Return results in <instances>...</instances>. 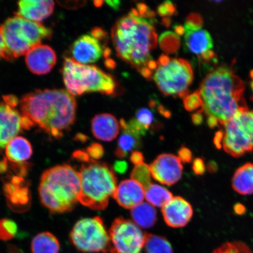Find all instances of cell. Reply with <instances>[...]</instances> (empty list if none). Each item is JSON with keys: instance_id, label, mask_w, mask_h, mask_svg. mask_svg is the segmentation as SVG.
<instances>
[{"instance_id": "obj_1", "label": "cell", "mask_w": 253, "mask_h": 253, "mask_svg": "<svg viewBox=\"0 0 253 253\" xmlns=\"http://www.w3.org/2000/svg\"><path fill=\"white\" fill-rule=\"evenodd\" d=\"M245 84L228 66H220L211 71L193 93L196 100L194 114L202 122L207 118L209 126H222L237 113L248 109L244 96Z\"/></svg>"}, {"instance_id": "obj_2", "label": "cell", "mask_w": 253, "mask_h": 253, "mask_svg": "<svg viewBox=\"0 0 253 253\" xmlns=\"http://www.w3.org/2000/svg\"><path fill=\"white\" fill-rule=\"evenodd\" d=\"M77 107L74 96L63 89L37 90L20 101L21 115L31 127L37 126L55 138L74 124Z\"/></svg>"}, {"instance_id": "obj_3", "label": "cell", "mask_w": 253, "mask_h": 253, "mask_svg": "<svg viewBox=\"0 0 253 253\" xmlns=\"http://www.w3.org/2000/svg\"><path fill=\"white\" fill-rule=\"evenodd\" d=\"M154 18H145L131 12L119 19L112 28V39L117 55L141 72L148 68L156 48L157 35Z\"/></svg>"}, {"instance_id": "obj_4", "label": "cell", "mask_w": 253, "mask_h": 253, "mask_svg": "<svg viewBox=\"0 0 253 253\" xmlns=\"http://www.w3.org/2000/svg\"><path fill=\"white\" fill-rule=\"evenodd\" d=\"M39 191L41 202L52 212L71 211L80 195L79 172L68 164L53 167L43 173Z\"/></svg>"}, {"instance_id": "obj_5", "label": "cell", "mask_w": 253, "mask_h": 253, "mask_svg": "<svg viewBox=\"0 0 253 253\" xmlns=\"http://www.w3.org/2000/svg\"><path fill=\"white\" fill-rule=\"evenodd\" d=\"M79 202L91 210L102 211L113 197L118 179L113 168L106 163L90 159L82 163Z\"/></svg>"}, {"instance_id": "obj_6", "label": "cell", "mask_w": 253, "mask_h": 253, "mask_svg": "<svg viewBox=\"0 0 253 253\" xmlns=\"http://www.w3.org/2000/svg\"><path fill=\"white\" fill-rule=\"evenodd\" d=\"M0 28L5 45L3 58L9 61L26 54L52 34L50 28L17 15L7 19Z\"/></svg>"}, {"instance_id": "obj_7", "label": "cell", "mask_w": 253, "mask_h": 253, "mask_svg": "<svg viewBox=\"0 0 253 253\" xmlns=\"http://www.w3.org/2000/svg\"><path fill=\"white\" fill-rule=\"evenodd\" d=\"M66 89L72 96L88 92L110 95L115 93L116 83L112 75L97 66L82 65L66 57L62 69Z\"/></svg>"}, {"instance_id": "obj_8", "label": "cell", "mask_w": 253, "mask_h": 253, "mask_svg": "<svg viewBox=\"0 0 253 253\" xmlns=\"http://www.w3.org/2000/svg\"><path fill=\"white\" fill-rule=\"evenodd\" d=\"M153 78L160 90L166 96L185 98L194 79L191 64L185 59L170 58L161 55Z\"/></svg>"}, {"instance_id": "obj_9", "label": "cell", "mask_w": 253, "mask_h": 253, "mask_svg": "<svg viewBox=\"0 0 253 253\" xmlns=\"http://www.w3.org/2000/svg\"><path fill=\"white\" fill-rule=\"evenodd\" d=\"M218 132L224 151L235 158L253 151V110L237 113Z\"/></svg>"}, {"instance_id": "obj_10", "label": "cell", "mask_w": 253, "mask_h": 253, "mask_svg": "<svg viewBox=\"0 0 253 253\" xmlns=\"http://www.w3.org/2000/svg\"><path fill=\"white\" fill-rule=\"evenodd\" d=\"M72 245L84 253L109 252V234L100 216L84 218L77 221L70 234Z\"/></svg>"}, {"instance_id": "obj_11", "label": "cell", "mask_w": 253, "mask_h": 253, "mask_svg": "<svg viewBox=\"0 0 253 253\" xmlns=\"http://www.w3.org/2000/svg\"><path fill=\"white\" fill-rule=\"evenodd\" d=\"M109 234L111 243L109 253H141L144 249L147 233L132 221L122 217L117 218Z\"/></svg>"}, {"instance_id": "obj_12", "label": "cell", "mask_w": 253, "mask_h": 253, "mask_svg": "<svg viewBox=\"0 0 253 253\" xmlns=\"http://www.w3.org/2000/svg\"><path fill=\"white\" fill-rule=\"evenodd\" d=\"M183 35L188 51L206 61L214 58L213 41L210 33L203 27L200 16H188L183 27Z\"/></svg>"}, {"instance_id": "obj_13", "label": "cell", "mask_w": 253, "mask_h": 253, "mask_svg": "<svg viewBox=\"0 0 253 253\" xmlns=\"http://www.w3.org/2000/svg\"><path fill=\"white\" fill-rule=\"evenodd\" d=\"M178 157L171 154L158 156L150 166L151 176L163 184L173 185L182 178L183 166Z\"/></svg>"}, {"instance_id": "obj_14", "label": "cell", "mask_w": 253, "mask_h": 253, "mask_svg": "<svg viewBox=\"0 0 253 253\" xmlns=\"http://www.w3.org/2000/svg\"><path fill=\"white\" fill-rule=\"evenodd\" d=\"M22 129L24 126L21 114L15 107L5 103H0V150L5 148Z\"/></svg>"}, {"instance_id": "obj_15", "label": "cell", "mask_w": 253, "mask_h": 253, "mask_svg": "<svg viewBox=\"0 0 253 253\" xmlns=\"http://www.w3.org/2000/svg\"><path fill=\"white\" fill-rule=\"evenodd\" d=\"M103 53L99 41L91 35H84L76 40L71 47V58L82 65L99 61Z\"/></svg>"}, {"instance_id": "obj_16", "label": "cell", "mask_w": 253, "mask_h": 253, "mask_svg": "<svg viewBox=\"0 0 253 253\" xmlns=\"http://www.w3.org/2000/svg\"><path fill=\"white\" fill-rule=\"evenodd\" d=\"M56 55L48 45H39L26 53L25 62L29 70L35 75L48 74L56 64Z\"/></svg>"}, {"instance_id": "obj_17", "label": "cell", "mask_w": 253, "mask_h": 253, "mask_svg": "<svg viewBox=\"0 0 253 253\" xmlns=\"http://www.w3.org/2000/svg\"><path fill=\"white\" fill-rule=\"evenodd\" d=\"M162 213L168 226L179 228L187 225L192 219L194 211L191 205L185 199L175 197L164 206Z\"/></svg>"}, {"instance_id": "obj_18", "label": "cell", "mask_w": 253, "mask_h": 253, "mask_svg": "<svg viewBox=\"0 0 253 253\" xmlns=\"http://www.w3.org/2000/svg\"><path fill=\"white\" fill-rule=\"evenodd\" d=\"M113 197L122 207L132 209L144 201L145 189L133 179L124 180L117 186Z\"/></svg>"}, {"instance_id": "obj_19", "label": "cell", "mask_w": 253, "mask_h": 253, "mask_svg": "<svg viewBox=\"0 0 253 253\" xmlns=\"http://www.w3.org/2000/svg\"><path fill=\"white\" fill-rule=\"evenodd\" d=\"M54 7V2L49 0H23L18 2L16 15L39 23L48 18L52 14Z\"/></svg>"}, {"instance_id": "obj_20", "label": "cell", "mask_w": 253, "mask_h": 253, "mask_svg": "<svg viewBox=\"0 0 253 253\" xmlns=\"http://www.w3.org/2000/svg\"><path fill=\"white\" fill-rule=\"evenodd\" d=\"M91 129L98 140L108 142L115 140L119 134L120 124L115 117L110 114H100L91 120Z\"/></svg>"}, {"instance_id": "obj_21", "label": "cell", "mask_w": 253, "mask_h": 253, "mask_svg": "<svg viewBox=\"0 0 253 253\" xmlns=\"http://www.w3.org/2000/svg\"><path fill=\"white\" fill-rule=\"evenodd\" d=\"M5 148L6 157L13 163H24L33 155V147L30 141L21 136L12 139Z\"/></svg>"}, {"instance_id": "obj_22", "label": "cell", "mask_w": 253, "mask_h": 253, "mask_svg": "<svg viewBox=\"0 0 253 253\" xmlns=\"http://www.w3.org/2000/svg\"><path fill=\"white\" fill-rule=\"evenodd\" d=\"M232 187L243 195L253 194V164L247 163L237 169L232 178Z\"/></svg>"}, {"instance_id": "obj_23", "label": "cell", "mask_w": 253, "mask_h": 253, "mask_svg": "<svg viewBox=\"0 0 253 253\" xmlns=\"http://www.w3.org/2000/svg\"><path fill=\"white\" fill-rule=\"evenodd\" d=\"M131 216L136 225L144 229L151 228L157 220L156 209L147 202H142L131 209Z\"/></svg>"}, {"instance_id": "obj_24", "label": "cell", "mask_w": 253, "mask_h": 253, "mask_svg": "<svg viewBox=\"0 0 253 253\" xmlns=\"http://www.w3.org/2000/svg\"><path fill=\"white\" fill-rule=\"evenodd\" d=\"M31 249L32 253H59L60 243L53 234L42 232L34 237Z\"/></svg>"}, {"instance_id": "obj_25", "label": "cell", "mask_w": 253, "mask_h": 253, "mask_svg": "<svg viewBox=\"0 0 253 253\" xmlns=\"http://www.w3.org/2000/svg\"><path fill=\"white\" fill-rule=\"evenodd\" d=\"M145 197L153 207L163 208L171 200L173 195L163 186L151 183L145 189Z\"/></svg>"}, {"instance_id": "obj_26", "label": "cell", "mask_w": 253, "mask_h": 253, "mask_svg": "<svg viewBox=\"0 0 253 253\" xmlns=\"http://www.w3.org/2000/svg\"><path fill=\"white\" fill-rule=\"evenodd\" d=\"M145 253H173L172 247L165 237L147 234L144 247Z\"/></svg>"}, {"instance_id": "obj_27", "label": "cell", "mask_w": 253, "mask_h": 253, "mask_svg": "<svg viewBox=\"0 0 253 253\" xmlns=\"http://www.w3.org/2000/svg\"><path fill=\"white\" fill-rule=\"evenodd\" d=\"M141 138L126 130L123 131L118 141V147L115 152V156L119 158H124L128 152L137 148L140 145Z\"/></svg>"}, {"instance_id": "obj_28", "label": "cell", "mask_w": 253, "mask_h": 253, "mask_svg": "<svg viewBox=\"0 0 253 253\" xmlns=\"http://www.w3.org/2000/svg\"><path fill=\"white\" fill-rule=\"evenodd\" d=\"M131 178L140 183L144 189L146 188L151 183L150 166L144 163L135 166L132 170Z\"/></svg>"}, {"instance_id": "obj_29", "label": "cell", "mask_w": 253, "mask_h": 253, "mask_svg": "<svg viewBox=\"0 0 253 253\" xmlns=\"http://www.w3.org/2000/svg\"><path fill=\"white\" fill-rule=\"evenodd\" d=\"M159 43L161 48L164 52L171 53L178 48L179 44V37L171 31H167L161 34Z\"/></svg>"}, {"instance_id": "obj_30", "label": "cell", "mask_w": 253, "mask_h": 253, "mask_svg": "<svg viewBox=\"0 0 253 253\" xmlns=\"http://www.w3.org/2000/svg\"><path fill=\"white\" fill-rule=\"evenodd\" d=\"M212 253H253L245 243L239 242H227L216 248Z\"/></svg>"}, {"instance_id": "obj_31", "label": "cell", "mask_w": 253, "mask_h": 253, "mask_svg": "<svg viewBox=\"0 0 253 253\" xmlns=\"http://www.w3.org/2000/svg\"><path fill=\"white\" fill-rule=\"evenodd\" d=\"M18 230L17 224L13 220H0V240L7 241L13 239Z\"/></svg>"}, {"instance_id": "obj_32", "label": "cell", "mask_w": 253, "mask_h": 253, "mask_svg": "<svg viewBox=\"0 0 253 253\" xmlns=\"http://www.w3.org/2000/svg\"><path fill=\"white\" fill-rule=\"evenodd\" d=\"M135 119L147 130L154 122L153 113L148 108L138 109L136 112Z\"/></svg>"}, {"instance_id": "obj_33", "label": "cell", "mask_w": 253, "mask_h": 253, "mask_svg": "<svg viewBox=\"0 0 253 253\" xmlns=\"http://www.w3.org/2000/svg\"><path fill=\"white\" fill-rule=\"evenodd\" d=\"M86 153L91 160L97 161L103 157L104 151L102 145L99 143H93L87 147Z\"/></svg>"}, {"instance_id": "obj_34", "label": "cell", "mask_w": 253, "mask_h": 253, "mask_svg": "<svg viewBox=\"0 0 253 253\" xmlns=\"http://www.w3.org/2000/svg\"><path fill=\"white\" fill-rule=\"evenodd\" d=\"M157 12L161 17H167L175 13L176 7L171 1H167L158 6Z\"/></svg>"}, {"instance_id": "obj_35", "label": "cell", "mask_w": 253, "mask_h": 253, "mask_svg": "<svg viewBox=\"0 0 253 253\" xmlns=\"http://www.w3.org/2000/svg\"><path fill=\"white\" fill-rule=\"evenodd\" d=\"M138 15L140 17L145 18H153L155 16V12L152 11L146 4L140 2L137 4V8Z\"/></svg>"}, {"instance_id": "obj_36", "label": "cell", "mask_w": 253, "mask_h": 253, "mask_svg": "<svg viewBox=\"0 0 253 253\" xmlns=\"http://www.w3.org/2000/svg\"><path fill=\"white\" fill-rule=\"evenodd\" d=\"M178 157L183 163H190L192 159V152L188 148L182 147L178 151Z\"/></svg>"}, {"instance_id": "obj_37", "label": "cell", "mask_w": 253, "mask_h": 253, "mask_svg": "<svg viewBox=\"0 0 253 253\" xmlns=\"http://www.w3.org/2000/svg\"><path fill=\"white\" fill-rule=\"evenodd\" d=\"M193 170L197 175H202L205 170V166L203 160L200 158L195 159L193 163Z\"/></svg>"}, {"instance_id": "obj_38", "label": "cell", "mask_w": 253, "mask_h": 253, "mask_svg": "<svg viewBox=\"0 0 253 253\" xmlns=\"http://www.w3.org/2000/svg\"><path fill=\"white\" fill-rule=\"evenodd\" d=\"M86 1H71L60 2V4L68 9H78L84 7L86 4Z\"/></svg>"}, {"instance_id": "obj_39", "label": "cell", "mask_w": 253, "mask_h": 253, "mask_svg": "<svg viewBox=\"0 0 253 253\" xmlns=\"http://www.w3.org/2000/svg\"><path fill=\"white\" fill-rule=\"evenodd\" d=\"M131 162L135 166L140 165L144 163V158L143 154L138 151H132L130 156Z\"/></svg>"}, {"instance_id": "obj_40", "label": "cell", "mask_w": 253, "mask_h": 253, "mask_svg": "<svg viewBox=\"0 0 253 253\" xmlns=\"http://www.w3.org/2000/svg\"><path fill=\"white\" fill-rule=\"evenodd\" d=\"M127 169L128 164L125 161H117L113 166L114 170L120 174L125 173Z\"/></svg>"}, {"instance_id": "obj_41", "label": "cell", "mask_w": 253, "mask_h": 253, "mask_svg": "<svg viewBox=\"0 0 253 253\" xmlns=\"http://www.w3.org/2000/svg\"><path fill=\"white\" fill-rule=\"evenodd\" d=\"M91 36L98 40H103L107 36V33L102 28H94L91 32Z\"/></svg>"}, {"instance_id": "obj_42", "label": "cell", "mask_w": 253, "mask_h": 253, "mask_svg": "<svg viewBox=\"0 0 253 253\" xmlns=\"http://www.w3.org/2000/svg\"><path fill=\"white\" fill-rule=\"evenodd\" d=\"M74 157L77 160L81 161L82 163L87 162L91 158L88 156L86 151L79 150L75 151L74 154Z\"/></svg>"}, {"instance_id": "obj_43", "label": "cell", "mask_w": 253, "mask_h": 253, "mask_svg": "<svg viewBox=\"0 0 253 253\" xmlns=\"http://www.w3.org/2000/svg\"><path fill=\"white\" fill-rule=\"evenodd\" d=\"M4 103L12 107H15L18 103L17 98L14 96H12V95L4 96Z\"/></svg>"}, {"instance_id": "obj_44", "label": "cell", "mask_w": 253, "mask_h": 253, "mask_svg": "<svg viewBox=\"0 0 253 253\" xmlns=\"http://www.w3.org/2000/svg\"><path fill=\"white\" fill-rule=\"evenodd\" d=\"M5 49V45L4 39L1 33V28H0V58L4 56V53Z\"/></svg>"}, {"instance_id": "obj_45", "label": "cell", "mask_w": 253, "mask_h": 253, "mask_svg": "<svg viewBox=\"0 0 253 253\" xmlns=\"http://www.w3.org/2000/svg\"><path fill=\"white\" fill-rule=\"evenodd\" d=\"M105 2L109 7L115 9V10H118L120 5H121V2L119 1H106Z\"/></svg>"}, {"instance_id": "obj_46", "label": "cell", "mask_w": 253, "mask_h": 253, "mask_svg": "<svg viewBox=\"0 0 253 253\" xmlns=\"http://www.w3.org/2000/svg\"><path fill=\"white\" fill-rule=\"evenodd\" d=\"M106 67L109 69H114L116 68V63L112 59L107 58L104 62Z\"/></svg>"}, {"instance_id": "obj_47", "label": "cell", "mask_w": 253, "mask_h": 253, "mask_svg": "<svg viewBox=\"0 0 253 253\" xmlns=\"http://www.w3.org/2000/svg\"><path fill=\"white\" fill-rule=\"evenodd\" d=\"M158 109L159 110V112L161 114V115L166 117V118H169L170 116V113L169 112V111L164 108L163 106L160 105L158 106Z\"/></svg>"}, {"instance_id": "obj_48", "label": "cell", "mask_w": 253, "mask_h": 253, "mask_svg": "<svg viewBox=\"0 0 253 253\" xmlns=\"http://www.w3.org/2000/svg\"><path fill=\"white\" fill-rule=\"evenodd\" d=\"M112 53V50H111L109 47H106V48L104 49L103 50V56L105 57L106 58H108Z\"/></svg>"}, {"instance_id": "obj_49", "label": "cell", "mask_w": 253, "mask_h": 253, "mask_svg": "<svg viewBox=\"0 0 253 253\" xmlns=\"http://www.w3.org/2000/svg\"><path fill=\"white\" fill-rule=\"evenodd\" d=\"M175 31L179 35L183 34V27L179 26V25H177V26L175 27Z\"/></svg>"}, {"instance_id": "obj_50", "label": "cell", "mask_w": 253, "mask_h": 253, "mask_svg": "<svg viewBox=\"0 0 253 253\" xmlns=\"http://www.w3.org/2000/svg\"><path fill=\"white\" fill-rule=\"evenodd\" d=\"M163 24L166 27H169L170 24V19L169 18H165L163 20Z\"/></svg>"}, {"instance_id": "obj_51", "label": "cell", "mask_w": 253, "mask_h": 253, "mask_svg": "<svg viewBox=\"0 0 253 253\" xmlns=\"http://www.w3.org/2000/svg\"><path fill=\"white\" fill-rule=\"evenodd\" d=\"M103 1H94L93 4L95 7H100L103 5Z\"/></svg>"}, {"instance_id": "obj_52", "label": "cell", "mask_w": 253, "mask_h": 253, "mask_svg": "<svg viewBox=\"0 0 253 253\" xmlns=\"http://www.w3.org/2000/svg\"><path fill=\"white\" fill-rule=\"evenodd\" d=\"M78 137H79V140L83 141H86L87 138L86 136L81 134H79Z\"/></svg>"}, {"instance_id": "obj_53", "label": "cell", "mask_w": 253, "mask_h": 253, "mask_svg": "<svg viewBox=\"0 0 253 253\" xmlns=\"http://www.w3.org/2000/svg\"><path fill=\"white\" fill-rule=\"evenodd\" d=\"M250 77H251V86L252 90L253 91V70L251 71V72H250Z\"/></svg>"}]
</instances>
